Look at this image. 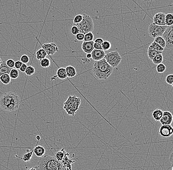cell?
<instances>
[{
	"mask_svg": "<svg viewBox=\"0 0 173 170\" xmlns=\"http://www.w3.org/2000/svg\"><path fill=\"white\" fill-rule=\"evenodd\" d=\"M20 98L16 93L7 92L0 98V107L5 111H17L20 105Z\"/></svg>",
	"mask_w": 173,
	"mask_h": 170,
	"instance_id": "6da1fadb",
	"label": "cell"
},
{
	"mask_svg": "<svg viewBox=\"0 0 173 170\" xmlns=\"http://www.w3.org/2000/svg\"><path fill=\"white\" fill-rule=\"evenodd\" d=\"M113 69L103 59L101 61H95L93 64L92 72L97 79H107L112 74Z\"/></svg>",
	"mask_w": 173,
	"mask_h": 170,
	"instance_id": "7a4b0ae2",
	"label": "cell"
},
{
	"mask_svg": "<svg viewBox=\"0 0 173 170\" xmlns=\"http://www.w3.org/2000/svg\"><path fill=\"white\" fill-rule=\"evenodd\" d=\"M38 164L39 170H67L55 157L48 155L41 157Z\"/></svg>",
	"mask_w": 173,
	"mask_h": 170,
	"instance_id": "3957f363",
	"label": "cell"
},
{
	"mask_svg": "<svg viewBox=\"0 0 173 170\" xmlns=\"http://www.w3.org/2000/svg\"><path fill=\"white\" fill-rule=\"evenodd\" d=\"M81 103V100L80 98L75 95H69L64 104L63 108L67 114L74 116L79 108Z\"/></svg>",
	"mask_w": 173,
	"mask_h": 170,
	"instance_id": "277c9868",
	"label": "cell"
},
{
	"mask_svg": "<svg viewBox=\"0 0 173 170\" xmlns=\"http://www.w3.org/2000/svg\"><path fill=\"white\" fill-rule=\"evenodd\" d=\"M83 20L78 24H74L78 28L79 33L86 34L90 32H92L94 29V24L92 18L87 14L83 15Z\"/></svg>",
	"mask_w": 173,
	"mask_h": 170,
	"instance_id": "5b68a950",
	"label": "cell"
},
{
	"mask_svg": "<svg viewBox=\"0 0 173 170\" xmlns=\"http://www.w3.org/2000/svg\"><path fill=\"white\" fill-rule=\"evenodd\" d=\"M105 60L113 68L117 67L122 61V57L117 51H112L105 54Z\"/></svg>",
	"mask_w": 173,
	"mask_h": 170,
	"instance_id": "8992f818",
	"label": "cell"
},
{
	"mask_svg": "<svg viewBox=\"0 0 173 170\" xmlns=\"http://www.w3.org/2000/svg\"><path fill=\"white\" fill-rule=\"evenodd\" d=\"M167 27L166 26H159L153 23L148 26V35L150 37L154 39L158 36H162Z\"/></svg>",
	"mask_w": 173,
	"mask_h": 170,
	"instance_id": "52a82bcc",
	"label": "cell"
},
{
	"mask_svg": "<svg viewBox=\"0 0 173 170\" xmlns=\"http://www.w3.org/2000/svg\"><path fill=\"white\" fill-rule=\"evenodd\" d=\"M166 42V48L167 49H173V26H168L162 35Z\"/></svg>",
	"mask_w": 173,
	"mask_h": 170,
	"instance_id": "ba28073f",
	"label": "cell"
},
{
	"mask_svg": "<svg viewBox=\"0 0 173 170\" xmlns=\"http://www.w3.org/2000/svg\"><path fill=\"white\" fill-rule=\"evenodd\" d=\"M42 49L46 52L47 55L53 56L55 53L59 51V48L56 44L54 42L46 43L41 45Z\"/></svg>",
	"mask_w": 173,
	"mask_h": 170,
	"instance_id": "9c48e42d",
	"label": "cell"
},
{
	"mask_svg": "<svg viewBox=\"0 0 173 170\" xmlns=\"http://www.w3.org/2000/svg\"><path fill=\"white\" fill-rule=\"evenodd\" d=\"M159 134L163 137H169L173 134V128L171 125H162L159 130Z\"/></svg>",
	"mask_w": 173,
	"mask_h": 170,
	"instance_id": "30bf717a",
	"label": "cell"
},
{
	"mask_svg": "<svg viewBox=\"0 0 173 170\" xmlns=\"http://www.w3.org/2000/svg\"><path fill=\"white\" fill-rule=\"evenodd\" d=\"M173 120L172 114L170 111H166L163 112L162 118H161L159 122L162 125H171Z\"/></svg>",
	"mask_w": 173,
	"mask_h": 170,
	"instance_id": "8fae6325",
	"label": "cell"
},
{
	"mask_svg": "<svg viewBox=\"0 0 173 170\" xmlns=\"http://www.w3.org/2000/svg\"><path fill=\"white\" fill-rule=\"evenodd\" d=\"M166 14L164 13H156L153 18V23L159 26H165V18Z\"/></svg>",
	"mask_w": 173,
	"mask_h": 170,
	"instance_id": "7c38bea8",
	"label": "cell"
},
{
	"mask_svg": "<svg viewBox=\"0 0 173 170\" xmlns=\"http://www.w3.org/2000/svg\"><path fill=\"white\" fill-rule=\"evenodd\" d=\"M90 54L92 55V59L94 61H98L104 59L106 54L103 50H97L94 49Z\"/></svg>",
	"mask_w": 173,
	"mask_h": 170,
	"instance_id": "4fadbf2b",
	"label": "cell"
},
{
	"mask_svg": "<svg viewBox=\"0 0 173 170\" xmlns=\"http://www.w3.org/2000/svg\"><path fill=\"white\" fill-rule=\"evenodd\" d=\"M94 41L89 42L83 41L82 44V49L86 54H91L94 49Z\"/></svg>",
	"mask_w": 173,
	"mask_h": 170,
	"instance_id": "5bb4252c",
	"label": "cell"
},
{
	"mask_svg": "<svg viewBox=\"0 0 173 170\" xmlns=\"http://www.w3.org/2000/svg\"><path fill=\"white\" fill-rule=\"evenodd\" d=\"M46 150L45 148L41 145L36 146L34 148V153L37 157H42L45 155Z\"/></svg>",
	"mask_w": 173,
	"mask_h": 170,
	"instance_id": "9a60e30c",
	"label": "cell"
},
{
	"mask_svg": "<svg viewBox=\"0 0 173 170\" xmlns=\"http://www.w3.org/2000/svg\"><path fill=\"white\" fill-rule=\"evenodd\" d=\"M69 155H67L62 161H61V162L64 166V167L67 170H71L72 164L74 162V161L69 158Z\"/></svg>",
	"mask_w": 173,
	"mask_h": 170,
	"instance_id": "2e32d148",
	"label": "cell"
},
{
	"mask_svg": "<svg viewBox=\"0 0 173 170\" xmlns=\"http://www.w3.org/2000/svg\"><path fill=\"white\" fill-rule=\"evenodd\" d=\"M66 73L67 75V77L69 78H72L76 76L77 72L74 66L69 65L66 67Z\"/></svg>",
	"mask_w": 173,
	"mask_h": 170,
	"instance_id": "e0dca14e",
	"label": "cell"
},
{
	"mask_svg": "<svg viewBox=\"0 0 173 170\" xmlns=\"http://www.w3.org/2000/svg\"><path fill=\"white\" fill-rule=\"evenodd\" d=\"M69 155V153L66 152V150H64V148H62V150L58 151L56 153L55 158H56L58 161L61 162L67 155Z\"/></svg>",
	"mask_w": 173,
	"mask_h": 170,
	"instance_id": "ac0fdd59",
	"label": "cell"
},
{
	"mask_svg": "<svg viewBox=\"0 0 173 170\" xmlns=\"http://www.w3.org/2000/svg\"><path fill=\"white\" fill-rule=\"evenodd\" d=\"M57 77L60 79H65L67 78V75L66 73V69L64 67L59 68L56 73Z\"/></svg>",
	"mask_w": 173,
	"mask_h": 170,
	"instance_id": "d6986e66",
	"label": "cell"
},
{
	"mask_svg": "<svg viewBox=\"0 0 173 170\" xmlns=\"http://www.w3.org/2000/svg\"><path fill=\"white\" fill-rule=\"evenodd\" d=\"M35 55H36V59L40 61L42 60V59L46 58L47 56L46 52L42 48H41V49H38V51L36 52Z\"/></svg>",
	"mask_w": 173,
	"mask_h": 170,
	"instance_id": "ffe728a7",
	"label": "cell"
},
{
	"mask_svg": "<svg viewBox=\"0 0 173 170\" xmlns=\"http://www.w3.org/2000/svg\"><path fill=\"white\" fill-rule=\"evenodd\" d=\"M163 113V111L159 109H156L154 110L152 114L153 118L155 121L158 122L160 121L161 118H162Z\"/></svg>",
	"mask_w": 173,
	"mask_h": 170,
	"instance_id": "44dd1931",
	"label": "cell"
},
{
	"mask_svg": "<svg viewBox=\"0 0 173 170\" xmlns=\"http://www.w3.org/2000/svg\"><path fill=\"white\" fill-rule=\"evenodd\" d=\"M11 69L8 67L6 66V61H3L2 65H1V66H0V77L3 75L5 74H9Z\"/></svg>",
	"mask_w": 173,
	"mask_h": 170,
	"instance_id": "7402d4cb",
	"label": "cell"
},
{
	"mask_svg": "<svg viewBox=\"0 0 173 170\" xmlns=\"http://www.w3.org/2000/svg\"><path fill=\"white\" fill-rule=\"evenodd\" d=\"M148 49L154 50V51H155L161 52H163L164 50V49L162 48L160 46H159L158 44L156 43L154 41L152 42L151 44L149 46Z\"/></svg>",
	"mask_w": 173,
	"mask_h": 170,
	"instance_id": "603a6c76",
	"label": "cell"
},
{
	"mask_svg": "<svg viewBox=\"0 0 173 170\" xmlns=\"http://www.w3.org/2000/svg\"><path fill=\"white\" fill-rule=\"evenodd\" d=\"M165 23L167 26H171L173 24V15L172 13L166 14L165 18Z\"/></svg>",
	"mask_w": 173,
	"mask_h": 170,
	"instance_id": "cb8c5ba5",
	"label": "cell"
},
{
	"mask_svg": "<svg viewBox=\"0 0 173 170\" xmlns=\"http://www.w3.org/2000/svg\"><path fill=\"white\" fill-rule=\"evenodd\" d=\"M0 81L4 84L7 85V84H10L11 82V78L10 77L9 74H5L3 75L0 77Z\"/></svg>",
	"mask_w": 173,
	"mask_h": 170,
	"instance_id": "d4e9b609",
	"label": "cell"
},
{
	"mask_svg": "<svg viewBox=\"0 0 173 170\" xmlns=\"http://www.w3.org/2000/svg\"><path fill=\"white\" fill-rule=\"evenodd\" d=\"M34 154V148L31 152H27L23 155L22 157L21 158L24 162H28L31 160L33 155Z\"/></svg>",
	"mask_w": 173,
	"mask_h": 170,
	"instance_id": "484cf974",
	"label": "cell"
},
{
	"mask_svg": "<svg viewBox=\"0 0 173 170\" xmlns=\"http://www.w3.org/2000/svg\"><path fill=\"white\" fill-rule=\"evenodd\" d=\"M153 63L155 65H158L159 64L162 63L163 61V56L162 54H160L155 56L153 59L151 60Z\"/></svg>",
	"mask_w": 173,
	"mask_h": 170,
	"instance_id": "4316f807",
	"label": "cell"
},
{
	"mask_svg": "<svg viewBox=\"0 0 173 170\" xmlns=\"http://www.w3.org/2000/svg\"><path fill=\"white\" fill-rule=\"evenodd\" d=\"M153 41L158 44L159 46H160L163 49L166 48V42L162 36H158L155 37Z\"/></svg>",
	"mask_w": 173,
	"mask_h": 170,
	"instance_id": "83f0119b",
	"label": "cell"
},
{
	"mask_svg": "<svg viewBox=\"0 0 173 170\" xmlns=\"http://www.w3.org/2000/svg\"><path fill=\"white\" fill-rule=\"evenodd\" d=\"M50 64H51V62H50V59L47 57L42 59V60L40 61V65L42 68H48L50 67Z\"/></svg>",
	"mask_w": 173,
	"mask_h": 170,
	"instance_id": "f1b7e54d",
	"label": "cell"
},
{
	"mask_svg": "<svg viewBox=\"0 0 173 170\" xmlns=\"http://www.w3.org/2000/svg\"><path fill=\"white\" fill-rule=\"evenodd\" d=\"M9 75H10L11 79H15L19 77V72L18 70L16 69L15 68H13V69H11V71L9 73Z\"/></svg>",
	"mask_w": 173,
	"mask_h": 170,
	"instance_id": "f546056e",
	"label": "cell"
},
{
	"mask_svg": "<svg viewBox=\"0 0 173 170\" xmlns=\"http://www.w3.org/2000/svg\"><path fill=\"white\" fill-rule=\"evenodd\" d=\"M162 52H161L155 51L154 50L150 49H148V59L151 60H152L158 54H162Z\"/></svg>",
	"mask_w": 173,
	"mask_h": 170,
	"instance_id": "4dcf8cb0",
	"label": "cell"
},
{
	"mask_svg": "<svg viewBox=\"0 0 173 170\" xmlns=\"http://www.w3.org/2000/svg\"><path fill=\"white\" fill-rule=\"evenodd\" d=\"M35 71H36L35 68L34 67L32 66V65H29V66H28V67H27L25 73L27 76H32L34 74Z\"/></svg>",
	"mask_w": 173,
	"mask_h": 170,
	"instance_id": "1f68e13d",
	"label": "cell"
},
{
	"mask_svg": "<svg viewBox=\"0 0 173 170\" xmlns=\"http://www.w3.org/2000/svg\"><path fill=\"white\" fill-rule=\"evenodd\" d=\"M94 35L92 32H90L85 34L84 39V41L85 42H89V41H94Z\"/></svg>",
	"mask_w": 173,
	"mask_h": 170,
	"instance_id": "d6a6232c",
	"label": "cell"
},
{
	"mask_svg": "<svg viewBox=\"0 0 173 170\" xmlns=\"http://www.w3.org/2000/svg\"><path fill=\"white\" fill-rule=\"evenodd\" d=\"M102 50L104 51H107L110 49L111 48V44L109 41H104L103 43L102 44Z\"/></svg>",
	"mask_w": 173,
	"mask_h": 170,
	"instance_id": "836d02e7",
	"label": "cell"
},
{
	"mask_svg": "<svg viewBox=\"0 0 173 170\" xmlns=\"http://www.w3.org/2000/svg\"><path fill=\"white\" fill-rule=\"evenodd\" d=\"M156 72L158 73L161 74L165 71L166 70V67L164 64L160 63L157 65L156 67Z\"/></svg>",
	"mask_w": 173,
	"mask_h": 170,
	"instance_id": "e575fe53",
	"label": "cell"
},
{
	"mask_svg": "<svg viewBox=\"0 0 173 170\" xmlns=\"http://www.w3.org/2000/svg\"><path fill=\"white\" fill-rule=\"evenodd\" d=\"M83 15L81 14H77L75 16L74 18V24H78L82 22L83 20Z\"/></svg>",
	"mask_w": 173,
	"mask_h": 170,
	"instance_id": "d590c367",
	"label": "cell"
},
{
	"mask_svg": "<svg viewBox=\"0 0 173 170\" xmlns=\"http://www.w3.org/2000/svg\"><path fill=\"white\" fill-rule=\"evenodd\" d=\"M20 61L22 62V63L27 64L30 61V58L28 55L23 54L21 56Z\"/></svg>",
	"mask_w": 173,
	"mask_h": 170,
	"instance_id": "8d00e7d4",
	"label": "cell"
},
{
	"mask_svg": "<svg viewBox=\"0 0 173 170\" xmlns=\"http://www.w3.org/2000/svg\"><path fill=\"white\" fill-rule=\"evenodd\" d=\"M6 64L8 67H9L11 69H13L14 67L15 61L13 59H8L6 61Z\"/></svg>",
	"mask_w": 173,
	"mask_h": 170,
	"instance_id": "74e56055",
	"label": "cell"
},
{
	"mask_svg": "<svg viewBox=\"0 0 173 170\" xmlns=\"http://www.w3.org/2000/svg\"><path fill=\"white\" fill-rule=\"evenodd\" d=\"M165 81L167 84L171 85L173 86V75L169 74L166 77Z\"/></svg>",
	"mask_w": 173,
	"mask_h": 170,
	"instance_id": "f35d334b",
	"label": "cell"
},
{
	"mask_svg": "<svg viewBox=\"0 0 173 170\" xmlns=\"http://www.w3.org/2000/svg\"><path fill=\"white\" fill-rule=\"evenodd\" d=\"M70 32L72 34H73L74 36H76L77 34H78L79 33V31L78 28L76 26L74 25L73 26H72L70 29Z\"/></svg>",
	"mask_w": 173,
	"mask_h": 170,
	"instance_id": "ab89813d",
	"label": "cell"
},
{
	"mask_svg": "<svg viewBox=\"0 0 173 170\" xmlns=\"http://www.w3.org/2000/svg\"><path fill=\"white\" fill-rule=\"evenodd\" d=\"M84 34H82L81 33H79L78 34H77L76 36H75L76 39L77 41H83L84 39Z\"/></svg>",
	"mask_w": 173,
	"mask_h": 170,
	"instance_id": "60d3db41",
	"label": "cell"
},
{
	"mask_svg": "<svg viewBox=\"0 0 173 170\" xmlns=\"http://www.w3.org/2000/svg\"><path fill=\"white\" fill-rule=\"evenodd\" d=\"M22 63L20 61H15V65H14V68L18 70L20 69L21 67L22 66Z\"/></svg>",
	"mask_w": 173,
	"mask_h": 170,
	"instance_id": "b9f144b4",
	"label": "cell"
},
{
	"mask_svg": "<svg viewBox=\"0 0 173 170\" xmlns=\"http://www.w3.org/2000/svg\"><path fill=\"white\" fill-rule=\"evenodd\" d=\"M103 41H104V40H103V39L100 38V37L97 38L95 39V41H94L95 43L98 44L100 45H102V44L103 43Z\"/></svg>",
	"mask_w": 173,
	"mask_h": 170,
	"instance_id": "7bdbcfd3",
	"label": "cell"
},
{
	"mask_svg": "<svg viewBox=\"0 0 173 170\" xmlns=\"http://www.w3.org/2000/svg\"><path fill=\"white\" fill-rule=\"evenodd\" d=\"M94 49H97V50H102V45H100L98 44L94 43Z\"/></svg>",
	"mask_w": 173,
	"mask_h": 170,
	"instance_id": "ee69618b",
	"label": "cell"
},
{
	"mask_svg": "<svg viewBox=\"0 0 173 170\" xmlns=\"http://www.w3.org/2000/svg\"><path fill=\"white\" fill-rule=\"evenodd\" d=\"M27 67H28V65L26 64H22V66L20 68V71L21 72H25V71H26V70L27 68Z\"/></svg>",
	"mask_w": 173,
	"mask_h": 170,
	"instance_id": "f6af8a7d",
	"label": "cell"
},
{
	"mask_svg": "<svg viewBox=\"0 0 173 170\" xmlns=\"http://www.w3.org/2000/svg\"><path fill=\"white\" fill-rule=\"evenodd\" d=\"M28 170H39V168L38 167V166H34V167H32L30 168Z\"/></svg>",
	"mask_w": 173,
	"mask_h": 170,
	"instance_id": "bcb514c9",
	"label": "cell"
},
{
	"mask_svg": "<svg viewBox=\"0 0 173 170\" xmlns=\"http://www.w3.org/2000/svg\"><path fill=\"white\" fill-rule=\"evenodd\" d=\"M86 57L88 59H91L92 58V55L90 54H86Z\"/></svg>",
	"mask_w": 173,
	"mask_h": 170,
	"instance_id": "7dc6e473",
	"label": "cell"
},
{
	"mask_svg": "<svg viewBox=\"0 0 173 170\" xmlns=\"http://www.w3.org/2000/svg\"><path fill=\"white\" fill-rule=\"evenodd\" d=\"M36 139H38V140H39L41 139V137H40V136L39 135H38V136H36Z\"/></svg>",
	"mask_w": 173,
	"mask_h": 170,
	"instance_id": "c3c4849f",
	"label": "cell"
},
{
	"mask_svg": "<svg viewBox=\"0 0 173 170\" xmlns=\"http://www.w3.org/2000/svg\"><path fill=\"white\" fill-rule=\"evenodd\" d=\"M2 63H0V66H1V65H2Z\"/></svg>",
	"mask_w": 173,
	"mask_h": 170,
	"instance_id": "681fc988",
	"label": "cell"
}]
</instances>
